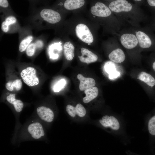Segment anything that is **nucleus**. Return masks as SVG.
I'll use <instances>...</instances> for the list:
<instances>
[{"instance_id": "nucleus-8", "label": "nucleus", "mask_w": 155, "mask_h": 155, "mask_svg": "<svg viewBox=\"0 0 155 155\" xmlns=\"http://www.w3.org/2000/svg\"><path fill=\"white\" fill-rule=\"evenodd\" d=\"M66 110L68 114L73 118L76 116L81 117H83L86 113L85 107L80 103L78 104L75 106L68 104L66 106Z\"/></svg>"}, {"instance_id": "nucleus-13", "label": "nucleus", "mask_w": 155, "mask_h": 155, "mask_svg": "<svg viewBox=\"0 0 155 155\" xmlns=\"http://www.w3.org/2000/svg\"><path fill=\"white\" fill-rule=\"evenodd\" d=\"M85 3V0H64L62 4L66 9L72 10L82 7Z\"/></svg>"}, {"instance_id": "nucleus-24", "label": "nucleus", "mask_w": 155, "mask_h": 155, "mask_svg": "<svg viewBox=\"0 0 155 155\" xmlns=\"http://www.w3.org/2000/svg\"><path fill=\"white\" fill-rule=\"evenodd\" d=\"M104 67L106 71L109 74V75L117 71L114 63L110 61L106 63Z\"/></svg>"}, {"instance_id": "nucleus-10", "label": "nucleus", "mask_w": 155, "mask_h": 155, "mask_svg": "<svg viewBox=\"0 0 155 155\" xmlns=\"http://www.w3.org/2000/svg\"><path fill=\"white\" fill-rule=\"evenodd\" d=\"M37 113L40 118L47 122H52L54 118V114L50 108L44 106H40L36 109Z\"/></svg>"}, {"instance_id": "nucleus-1", "label": "nucleus", "mask_w": 155, "mask_h": 155, "mask_svg": "<svg viewBox=\"0 0 155 155\" xmlns=\"http://www.w3.org/2000/svg\"><path fill=\"white\" fill-rule=\"evenodd\" d=\"M20 76L24 83L28 86H34L39 83L36 70L33 67H28L23 69L20 73Z\"/></svg>"}, {"instance_id": "nucleus-4", "label": "nucleus", "mask_w": 155, "mask_h": 155, "mask_svg": "<svg viewBox=\"0 0 155 155\" xmlns=\"http://www.w3.org/2000/svg\"><path fill=\"white\" fill-rule=\"evenodd\" d=\"M108 7L111 11L116 13L129 12L132 9L131 5L126 0H117L111 2Z\"/></svg>"}, {"instance_id": "nucleus-21", "label": "nucleus", "mask_w": 155, "mask_h": 155, "mask_svg": "<svg viewBox=\"0 0 155 155\" xmlns=\"http://www.w3.org/2000/svg\"><path fill=\"white\" fill-rule=\"evenodd\" d=\"M16 22V19L15 17L10 16L7 17L2 23L1 30L4 32H7L9 30V26L15 23Z\"/></svg>"}, {"instance_id": "nucleus-14", "label": "nucleus", "mask_w": 155, "mask_h": 155, "mask_svg": "<svg viewBox=\"0 0 155 155\" xmlns=\"http://www.w3.org/2000/svg\"><path fill=\"white\" fill-rule=\"evenodd\" d=\"M136 37L140 46L142 48H148L151 46L152 42L149 37L141 31L136 32Z\"/></svg>"}, {"instance_id": "nucleus-5", "label": "nucleus", "mask_w": 155, "mask_h": 155, "mask_svg": "<svg viewBox=\"0 0 155 155\" xmlns=\"http://www.w3.org/2000/svg\"><path fill=\"white\" fill-rule=\"evenodd\" d=\"M40 16L43 19L48 22L54 24L61 20L60 14L57 11L51 9L44 8L40 12Z\"/></svg>"}, {"instance_id": "nucleus-15", "label": "nucleus", "mask_w": 155, "mask_h": 155, "mask_svg": "<svg viewBox=\"0 0 155 155\" xmlns=\"http://www.w3.org/2000/svg\"><path fill=\"white\" fill-rule=\"evenodd\" d=\"M108 57L113 62L121 63L124 61L125 56L123 50L118 48L112 51L109 55Z\"/></svg>"}, {"instance_id": "nucleus-16", "label": "nucleus", "mask_w": 155, "mask_h": 155, "mask_svg": "<svg viewBox=\"0 0 155 155\" xmlns=\"http://www.w3.org/2000/svg\"><path fill=\"white\" fill-rule=\"evenodd\" d=\"M84 93L86 96L83 98L82 100L84 103H87L97 97L98 94V90L96 87L94 86L85 90Z\"/></svg>"}, {"instance_id": "nucleus-19", "label": "nucleus", "mask_w": 155, "mask_h": 155, "mask_svg": "<svg viewBox=\"0 0 155 155\" xmlns=\"http://www.w3.org/2000/svg\"><path fill=\"white\" fill-rule=\"evenodd\" d=\"M137 79L144 82L149 86L152 87L155 85V79L151 75L145 72L140 73Z\"/></svg>"}, {"instance_id": "nucleus-30", "label": "nucleus", "mask_w": 155, "mask_h": 155, "mask_svg": "<svg viewBox=\"0 0 155 155\" xmlns=\"http://www.w3.org/2000/svg\"><path fill=\"white\" fill-rule=\"evenodd\" d=\"M152 67L153 69L155 71V61H154L152 65Z\"/></svg>"}, {"instance_id": "nucleus-2", "label": "nucleus", "mask_w": 155, "mask_h": 155, "mask_svg": "<svg viewBox=\"0 0 155 155\" xmlns=\"http://www.w3.org/2000/svg\"><path fill=\"white\" fill-rule=\"evenodd\" d=\"M77 36L83 42L90 44L94 41L93 36L89 28L84 24L80 23L75 28Z\"/></svg>"}, {"instance_id": "nucleus-7", "label": "nucleus", "mask_w": 155, "mask_h": 155, "mask_svg": "<svg viewBox=\"0 0 155 155\" xmlns=\"http://www.w3.org/2000/svg\"><path fill=\"white\" fill-rule=\"evenodd\" d=\"M99 122L103 127H109L113 130H117L120 128L119 123L115 117L105 115L99 120Z\"/></svg>"}, {"instance_id": "nucleus-11", "label": "nucleus", "mask_w": 155, "mask_h": 155, "mask_svg": "<svg viewBox=\"0 0 155 155\" xmlns=\"http://www.w3.org/2000/svg\"><path fill=\"white\" fill-rule=\"evenodd\" d=\"M81 52V55L78 57L82 62L89 63L95 62L98 59L97 56L86 48H82Z\"/></svg>"}, {"instance_id": "nucleus-27", "label": "nucleus", "mask_w": 155, "mask_h": 155, "mask_svg": "<svg viewBox=\"0 0 155 155\" xmlns=\"http://www.w3.org/2000/svg\"><path fill=\"white\" fill-rule=\"evenodd\" d=\"M9 6L7 0H0V6L2 8H6Z\"/></svg>"}, {"instance_id": "nucleus-9", "label": "nucleus", "mask_w": 155, "mask_h": 155, "mask_svg": "<svg viewBox=\"0 0 155 155\" xmlns=\"http://www.w3.org/2000/svg\"><path fill=\"white\" fill-rule=\"evenodd\" d=\"M28 130L32 137L35 139H38L44 135L42 126L39 122H34L30 124L28 127Z\"/></svg>"}, {"instance_id": "nucleus-6", "label": "nucleus", "mask_w": 155, "mask_h": 155, "mask_svg": "<svg viewBox=\"0 0 155 155\" xmlns=\"http://www.w3.org/2000/svg\"><path fill=\"white\" fill-rule=\"evenodd\" d=\"M120 41L122 45L128 49L135 47L138 43L136 37L132 34L126 33L123 34L121 37Z\"/></svg>"}, {"instance_id": "nucleus-25", "label": "nucleus", "mask_w": 155, "mask_h": 155, "mask_svg": "<svg viewBox=\"0 0 155 155\" xmlns=\"http://www.w3.org/2000/svg\"><path fill=\"white\" fill-rule=\"evenodd\" d=\"M66 84L65 80L62 79L58 81L53 87V90L55 92H58L65 86Z\"/></svg>"}, {"instance_id": "nucleus-20", "label": "nucleus", "mask_w": 155, "mask_h": 155, "mask_svg": "<svg viewBox=\"0 0 155 155\" xmlns=\"http://www.w3.org/2000/svg\"><path fill=\"white\" fill-rule=\"evenodd\" d=\"M22 86V81L19 79L9 81L5 84L6 88L10 91H12L14 90L19 91L21 89Z\"/></svg>"}, {"instance_id": "nucleus-26", "label": "nucleus", "mask_w": 155, "mask_h": 155, "mask_svg": "<svg viewBox=\"0 0 155 155\" xmlns=\"http://www.w3.org/2000/svg\"><path fill=\"white\" fill-rule=\"evenodd\" d=\"M36 46L35 44L34 43H32L29 45L26 50V54L28 56L32 57L34 55Z\"/></svg>"}, {"instance_id": "nucleus-22", "label": "nucleus", "mask_w": 155, "mask_h": 155, "mask_svg": "<svg viewBox=\"0 0 155 155\" xmlns=\"http://www.w3.org/2000/svg\"><path fill=\"white\" fill-rule=\"evenodd\" d=\"M33 39L32 36H28L20 42L19 46V50L20 52L25 51L32 41Z\"/></svg>"}, {"instance_id": "nucleus-17", "label": "nucleus", "mask_w": 155, "mask_h": 155, "mask_svg": "<svg viewBox=\"0 0 155 155\" xmlns=\"http://www.w3.org/2000/svg\"><path fill=\"white\" fill-rule=\"evenodd\" d=\"M64 54L66 59L71 61L74 56V50L75 47L70 41L65 42L63 46Z\"/></svg>"}, {"instance_id": "nucleus-23", "label": "nucleus", "mask_w": 155, "mask_h": 155, "mask_svg": "<svg viewBox=\"0 0 155 155\" xmlns=\"http://www.w3.org/2000/svg\"><path fill=\"white\" fill-rule=\"evenodd\" d=\"M148 130L150 134L155 135V115L151 117L148 124Z\"/></svg>"}, {"instance_id": "nucleus-12", "label": "nucleus", "mask_w": 155, "mask_h": 155, "mask_svg": "<svg viewBox=\"0 0 155 155\" xmlns=\"http://www.w3.org/2000/svg\"><path fill=\"white\" fill-rule=\"evenodd\" d=\"M77 78L80 81L79 88L81 91H84L86 89L94 86L95 85V81L93 78H86L80 73L77 75Z\"/></svg>"}, {"instance_id": "nucleus-31", "label": "nucleus", "mask_w": 155, "mask_h": 155, "mask_svg": "<svg viewBox=\"0 0 155 155\" xmlns=\"http://www.w3.org/2000/svg\"><path fill=\"white\" fill-rule=\"evenodd\" d=\"M135 1H141L142 0H134Z\"/></svg>"}, {"instance_id": "nucleus-28", "label": "nucleus", "mask_w": 155, "mask_h": 155, "mask_svg": "<svg viewBox=\"0 0 155 155\" xmlns=\"http://www.w3.org/2000/svg\"><path fill=\"white\" fill-rule=\"evenodd\" d=\"M148 4L152 7H155V0H147Z\"/></svg>"}, {"instance_id": "nucleus-29", "label": "nucleus", "mask_w": 155, "mask_h": 155, "mask_svg": "<svg viewBox=\"0 0 155 155\" xmlns=\"http://www.w3.org/2000/svg\"><path fill=\"white\" fill-rule=\"evenodd\" d=\"M36 46L38 48L41 47L43 45V43L40 40H38L37 41L36 43H35Z\"/></svg>"}, {"instance_id": "nucleus-3", "label": "nucleus", "mask_w": 155, "mask_h": 155, "mask_svg": "<svg viewBox=\"0 0 155 155\" xmlns=\"http://www.w3.org/2000/svg\"><path fill=\"white\" fill-rule=\"evenodd\" d=\"M90 12L93 15L101 17H108L111 13L109 7L104 3L98 1L95 2L91 7Z\"/></svg>"}, {"instance_id": "nucleus-18", "label": "nucleus", "mask_w": 155, "mask_h": 155, "mask_svg": "<svg viewBox=\"0 0 155 155\" xmlns=\"http://www.w3.org/2000/svg\"><path fill=\"white\" fill-rule=\"evenodd\" d=\"M6 100L9 102L13 104L16 111L20 112L22 111L24 104L21 100L16 99L15 94H10L7 96Z\"/></svg>"}]
</instances>
